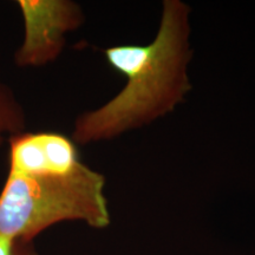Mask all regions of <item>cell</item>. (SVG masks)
I'll use <instances>...</instances> for the list:
<instances>
[{
    "label": "cell",
    "instance_id": "obj_1",
    "mask_svg": "<svg viewBox=\"0 0 255 255\" xmlns=\"http://www.w3.org/2000/svg\"><path fill=\"white\" fill-rule=\"evenodd\" d=\"M190 7L181 0H164L159 27L149 44H119L103 51L105 60L126 78L119 94L73 122L77 145L117 138L173 113L193 85L188 76Z\"/></svg>",
    "mask_w": 255,
    "mask_h": 255
},
{
    "label": "cell",
    "instance_id": "obj_2",
    "mask_svg": "<svg viewBox=\"0 0 255 255\" xmlns=\"http://www.w3.org/2000/svg\"><path fill=\"white\" fill-rule=\"evenodd\" d=\"M105 184L104 175L83 162L65 175L7 174L0 190V234L34 242L44 231L62 222L109 227Z\"/></svg>",
    "mask_w": 255,
    "mask_h": 255
},
{
    "label": "cell",
    "instance_id": "obj_3",
    "mask_svg": "<svg viewBox=\"0 0 255 255\" xmlns=\"http://www.w3.org/2000/svg\"><path fill=\"white\" fill-rule=\"evenodd\" d=\"M24 37L14 51L20 69L40 68L56 62L66 46V34L84 24L81 5L72 0H17Z\"/></svg>",
    "mask_w": 255,
    "mask_h": 255
},
{
    "label": "cell",
    "instance_id": "obj_4",
    "mask_svg": "<svg viewBox=\"0 0 255 255\" xmlns=\"http://www.w3.org/2000/svg\"><path fill=\"white\" fill-rule=\"evenodd\" d=\"M7 145L11 175H65L81 163L78 145L60 132L24 131L12 136Z\"/></svg>",
    "mask_w": 255,
    "mask_h": 255
},
{
    "label": "cell",
    "instance_id": "obj_5",
    "mask_svg": "<svg viewBox=\"0 0 255 255\" xmlns=\"http://www.w3.org/2000/svg\"><path fill=\"white\" fill-rule=\"evenodd\" d=\"M27 116L18 96L8 84L0 81V148L12 136L24 132Z\"/></svg>",
    "mask_w": 255,
    "mask_h": 255
},
{
    "label": "cell",
    "instance_id": "obj_6",
    "mask_svg": "<svg viewBox=\"0 0 255 255\" xmlns=\"http://www.w3.org/2000/svg\"><path fill=\"white\" fill-rule=\"evenodd\" d=\"M0 255H38L33 241H24L0 234Z\"/></svg>",
    "mask_w": 255,
    "mask_h": 255
}]
</instances>
